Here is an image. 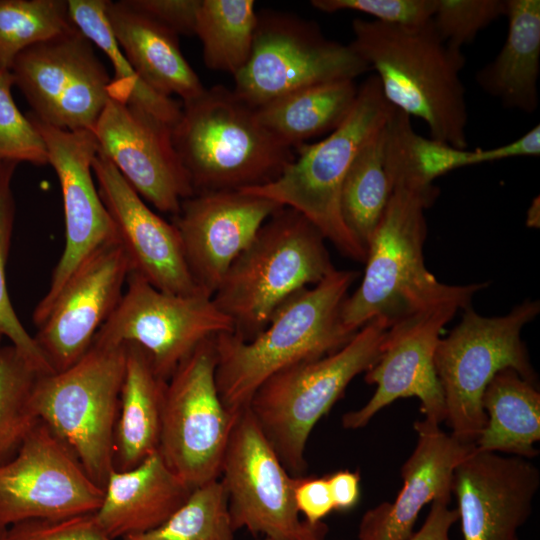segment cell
Returning a JSON list of instances; mask_svg holds the SVG:
<instances>
[{
	"instance_id": "obj_1",
	"label": "cell",
	"mask_w": 540,
	"mask_h": 540,
	"mask_svg": "<svg viewBox=\"0 0 540 540\" xmlns=\"http://www.w3.org/2000/svg\"><path fill=\"white\" fill-rule=\"evenodd\" d=\"M429 189L394 185L387 206L366 247L362 281L342 303L343 326L355 334L376 317L390 325L401 318L444 303L461 309L488 283L448 285L439 282L424 263L427 234L425 209L437 197Z\"/></svg>"
},
{
	"instance_id": "obj_2",
	"label": "cell",
	"mask_w": 540,
	"mask_h": 540,
	"mask_svg": "<svg viewBox=\"0 0 540 540\" xmlns=\"http://www.w3.org/2000/svg\"><path fill=\"white\" fill-rule=\"evenodd\" d=\"M352 31L349 44L376 72L386 100L423 120L431 138L467 149L462 51L443 41L431 20L400 26L356 18Z\"/></svg>"
},
{
	"instance_id": "obj_3",
	"label": "cell",
	"mask_w": 540,
	"mask_h": 540,
	"mask_svg": "<svg viewBox=\"0 0 540 540\" xmlns=\"http://www.w3.org/2000/svg\"><path fill=\"white\" fill-rule=\"evenodd\" d=\"M358 276L356 271L333 270L281 304L251 340L245 341L233 331L215 336L216 385L231 413L246 408L255 391L275 373L327 356L356 334L345 329L340 312Z\"/></svg>"
},
{
	"instance_id": "obj_4",
	"label": "cell",
	"mask_w": 540,
	"mask_h": 540,
	"mask_svg": "<svg viewBox=\"0 0 540 540\" xmlns=\"http://www.w3.org/2000/svg\"><path fill=\"white\" fill-rule=\"evenodd\" d=\"M172 140L194 194L265 185L295 158L261 124L256 108L222 85L182 103Z\"/></svg>"
},
{
	"instance_id": "obj_5",
	"label": "cell",
	"mask_w": 540,
	"mask_h": 540,
	"mask_svg": "<svg viewBox=\"0 0 540 540\" xmlns=\"http://www.w3.org/2000/svg\"><path fill=\"white\" fill-rule=\"evenodd\" d=\"M325 240L292 208L283 206L266 220L212 296L238 337L253 339L281 304L335 270Z\"/></svg>"
},
{
	"instance_id": "obj_6",
	"label": "cell",
	"mask_w": 540,
	"mask_h": 540,
	"mask_svg": "<svg viewBox=\"0 0 540 540\" xmlns=\"http://www.w3.org/2000/svg\"><path fill=\"white\" fill-rule=\"evenodd\" d=\"M390 326L376 317L339 350L275 373L253 394L247 407L293 477L306 472L305 449L314 426L349 383L377 362Z\"/></svg>"
},
{
	"instance_id": "obj_7",
	"label": "cell",
	"mask_w": 540,
	"mask_h": 540,
	"mask_svg": "<svg viewBox=\"0 0 540 540\" xmlns=\"http://www.w3.org/2000/svg\"><path fill=\"white\" fill-rule=\"evenodd\" d=\"M394 107L378 78L360 86L346 119L323 140L298 147V156L273 181L241 191L270 199L303 214L345 256L365 262L366 249L346 227L340 210L344 178L361 147L381 129Z\"/></svg>"
},
{
	"instance_id": "obj_8",
	"label": "cell",
	"mask_w": 540,
	"mask_h": 540,
	"mask_svg": "<svg viewBox=\"0 0 540 540\" xmlns=\"http://www.w3.org/2000/svg\"><path fill=\"white\" fill-rule=\"evenodd\" d=\"M126 367V344L93 341L69 368L37 375L30 406L74 452L103 489L114 468V434Z\"/></svg>"
},
{
	"instance_id": "obj_9",
	"label": "cell",
	"mask_w": 540,
	"mask_h": 540,
	"mask_svg": "<svg viewBox=\"0 0 540 540\" xmlns=\"http://www.w3.org/2000/svg\"><path fill=\"white\" fill-rule=\"evenodd\" d=\"M539 312V301L531 300L494 317L479 315L470 306L449 335L439 340L434 365L444 396V421L458 440L475 444L483 431L482 396L497 372L512 368L536 385L521 331Z\"/></svg>"
},
{
	"instance_id": "obj_10",
	"label": "cell",
	"mask_w": 540,
	"mask_h": 540,
	"mask_svg": "<svg viewBox=\"0 0 540 540\" xmlns=\"http://www.w3.org/2000/svg\"><path fill=\"white\" fill-rule=\"evenodd\" d=\"M350 44L328 39L313 21L272 10L257 12L250 58L234 76L233 91L259 108L318 83L353 79L369 71Z\"/></svg>"
},
{
	"instance_id": "obj_11",
	"label": "cell",
	"mask_w": 540,
	"mask_h": 540,
	"mask_svg": "<svg viewBox=\"0 0 540 540\" xmlns=\"http://www.w3.org/2000/svg\"><path fill=\"white\" fill-rule=\"evenodd\" d=\"M214 338L203 341L177 367L164 392L158 450L191 489L219 479L237 415L218 393Z\"/></svg>"
},
{
	"instance_id": "obj_12",
	"label": "cell",
	"mask_w": 540,
	"mask_h": 540,
	"mask_svg": "<svg viewBox=\"0 0 540 540\" xmlns=\"http://www.w3.org/2000/svg\"><path fill=\"white\" fill-rule=\"evenodd\" d=\"M233 529L274 540H326L325 523L300 519L293 477L284 467L248 407L235 418L219 477Z\"/></svg>"
},
{
	"instance_id": "obj_13",
	"label": "cell",
	"mask_w": 540,
	"mask_h": 540,
	"mask_svg": "<svg viewBox=\"0 0 540 540\" xmlns=\"http://www.w3.org/2000/svg\"><path fill=\"white\" fill-rule=\"evenodd\" d=\"M10 71L39 121L93 131L112 97V79L93 43L75 26L22 51Z\"/></svg>"
},
{
	"instance_id": "obj_14",
	"label": "cell",
	"mask_w": 540,
	"mask_h": 540,
	"mask_svg": "<svg viewBox=\"0 0 540 540\" xmlns=\"http://www.w3.org/2000/svg\"><path fill=\"white\" fill-rule=\"evenodd\" d=\"M226 331H233L232 321L211 297L166 293L129 273L117 308L93 341L140 346L168 381L203 341Z\"/></svg>"
},
{
	"instance_id": "obj_15",
	"label": "cell",
	"mask_w": 540,
	"mask_h": 540,
	"mask_svg": "<svg viewBox=\"0 0 540 540\" xmlns=\"http://www.w3.org/2000/svg\"><path fill=\"white\" fill-rule=\"evenodd\" d=\"M103 495L74 452L38 420L16 454L0 466V527L92 514Z\"/></svg>"
},
{
	"instance_id": "obj_16",
	"label": "cell",
	"mask_w": 540,
	"mask_h": 540,
	"mask_svg": "<svg viewBox=\"0 0 540 540\" xmlns=\"http://www.w3.org/2000/svg\"><path fill=\"white\" fill-rule=\"evenodd\" d=\"M28 117L46 145L48 164L61 187L65 246L56 264L45 296L36 305L32 319L38 327L47 317L70 276L94 251L118 241L113 221L93 179V161L99 146L91 130H64Z\"/></svg>"
},
{
	"instance_id": "obj_17",
	"label": "cell",
	"mask_w": 540,
	"mask_h": 540,
	"mask_svg": "<svg viewBox=\"0 0 540 540\" xmlns=\"http://www.w3.org/2000/svg\"><path fill=\"white\" fill-rule=\"evenodd\" d=\"M461 309L444 303L405 316L392 324L377 362L365 372V381L376 385L369 401L360 409L342 416L345 429H359L384 407L400 398L417 397L425 420L440 424L445 420L444 396L434 355L443 327Z\"/></svg>"
},
{
	"instance_id": "obj_18",
	"label": "cell",
	"mask_w": 540,
	"mask_h": 540,
	"mask_svg": "<svg viewBox=\"0 0 540 540\" xmlns=\"http://www.w3.org/2000/svg\"><path fill=\"white\" fill-rule=\"evenodd\" d=\"M93 133L99 152L158 211L175 216L182 201L194 195L172 127L163 121L112 96Z\"/></svg>"
},
{
	"instance_id": "obj_19",
	"label": "cell",
	"mask_w": 540,
	"mask_h": 540,
	"mask_svg": "<svg viewBox=\"0 0 540 540\" xmlns=\"http://www.w3.org/2000/svg\"><path fill=\"white\" fill-rule=\"evenodd\" d=\"M130 272L118 241L94 251L70 276L33 336L54 372L81 359L117 308Z\"/></svg>"
},
{
	"instance_id": "obj_20",
	"label": "cell",
	"mask_w": 540,
	"mask_h": 540,
	"mask_svg": "<svg viewBox=\"0 0 540 540\" xmlns=\"http://www.w3.org/2000/svg\"><path fill=\"white\" fill-rule=\"evenodd\" d=\"M282 205L244 191L197 193L182 201L176 227L190 275L213 296L233 261Z\"/></svg>"
},
{
	"instance_id": "obj_21",
	"label": "cell",
	"mask_w": 540,
	"mask_h": 540,
	"mask_svg": "<svg viewBox=\"0 0 540 540\" xmlns=\"http://www.w3.org/2000/svg\"><path fill=\"white\" fill-rule=\"evenodd\" d=\"M92 168L99 195L127 257L129 273L166 293L202 294L190 275L174 224L152 211L99 150Z\"/></svg>"
},
{
	"instance_id": "obj_22",
	"label": "cell",
	"mask_w": 540,
	"mask_h": 540,
	"mask_svg": "<svg viewBox=\"0 0 540 540\" xmlns=\"http://www.w3.org/2000/svg\"><path fill=\"white\" fill-rule=\"evenodd\" d=\"M539 487V469L529 459L475 447L453 476L463 540H519Z\"/></svg>"
},
{
	"instance_id": "obj_23",
	"label": "cell",
	"mask_w": 540,
	"mask_h": 540,
	"mask_svg": "<svg viewBox=\"0 0 540 540\" xmlns=\"http://www.w3.org/2000/svg\"><path fill=\"white\" fill-rule=\"evenodd\" d=\"M416 446L401 468L403 486L393 503L368 510L359 525L358 540H407L422 508L435 500L451 499L456 467L475 449L438 424L414 423Z\"/></svg>"
},
{
	"instance_id": "obj_24",
	"label": "cell",
	"mask_w": 540,
	"mask_h": 540,
	"mask_svg": "<svg viewBox=\"0 0 540 540\" xmlns=\"http://www.w3.org/2000/svg\"><path fill=\"white\" fill-rule=\"evenodd\" d=\"M192 490L169 468L157 450L131 469L113 468L94 516L109 538L122 540L161 525Z\"/></svg>"
},
{
	"instance_id": "obj_25",
	"label": "cell",
	"mask_w": 540,
	"mask_h": 540,
	"mask_svg": "<svg viewBox=\"0 0 540 540\" xmlns=\"http://www.w3.org/2000/svg\"><path fill=\"white\" fill-rule=\"evenodd\" d=\"M105 14L119 47L153 90L188 101L205 87L180 48L178 35L134 8L128 0L106 1Z\"/></svg>"
},
{
	"instance_id": "obj_26",
	"label": "cell",
	"mask_w": 540,
	"mask_h": 540,
	"mask_svg": "<svg viewBox=\"0 0 540 540\" xmlns=\"http://www.w3.org/2000/svg\"><path fill=\"white\" fill-rule=\"evenodd\" d=\"M506 40L476 74L478 85L503 106L533 113L539 104L540 1L506 0Z\"/></svg>"
},
{
	"instance_id": "obj_27",
	"label": "cell",
	"mask_w": 540,
	"mask_h": 540,
	"mask_svg": "<svg viewBox=\"0 0 540 540\" xmlns=\"http://www.w3.org/2000/svg\"><path fill=\"white\" fill-rule=\"evenodd\" d=\"M165 380L155 372L148 354L126 344V367L114 434V469L124 471L158 450Z\"/></svg>"
},
{
	"instance_id": "obj_28",
	"label": "cell",
	"mask_w": 540,
	"mask_h": 540,
	"mask_svg": "<svg viewBox=\"0 0 540 540\" xmlns=\"http://www.w3.org/2000/svg\"><path fill=\"white\" fill-rule=\"evenodd\" d=\"M482 407L486 425L475 442L478 451L532 459L539 454L540 393L536 385L512 368L496 373L488 383Z\"/></svg>"
},
{
	"instance_id": "obj_29",
	"label": "cell",
	"mask_w": 540,
	"mask_h": 540,
	"mask_svg": "<svg viewBox=\"0 0 540 540\" xmlns=\"http://www.w3.org/2000/svg\"><path fill=\"white\" fill-rule=\"evenodd\" d=\"M357 93L353 79L318 83L256 108L257 116L278 141L294 150L335 130L352 110Z\"/></svg>"
},
{
	"instance_id": "obj_30",
	"label": "cell",
	"mask_w": 540,
	"mask_h": 540,
	"mask_svg": "<svg viewBox=\"0 0 540 540\" xmlns=\"http://www.w3.org/2000/svg\"><path fill=\"white\" fill-rule=\"evenodd\" d=\"M384 162L391 189L394 185L429 189L436 178L472 166V150L418 134L411 117L394 108L385 125Z\"/></svg>"
},
{
	"instance_id": "obj_31",
	"label": "cell",
	"mask_w": 540,
	"mask_h": 540,
	"mask_svg": "<svg viewBox=\"0 0 540 540\" xmlns=\"http://www.w3.org/2000/svg\"><path fill=\"white\" fill-rule=\"evenodd\" d=\"M106 1L68 0L73 25L108 58L114 71L112 96L174 127L182 104L153 90L135 72L112 34L105 14Z\"/></svg>"
},
{
	"instance_id": "obj_32",
	"label": "cell",
	"mask_w": 540,
	"mask_h": 540,
	"mask_svg": "<svg viewBox=\"0 0 540 540\" xmlns=\"http://www.w3.org/2000/svg\"><path fill=\"white\" fill-rule=\"evenodd\" d=\"M385 125L355 156L340 193L342 219L365 249L392 192L384 162Z\"/></svg>"
},
{
	"instance_id": "obj_33",
	"label": "cell",
	"mask_w": 540,
	"mask_h": 540,
	"mask_svg": "<svg viewBox=\"0 0 540 540\" xmlns=\"http://www.w3.org/2000/svg\"><path fill=\"white\" fill-rule=\"evenodd\" d=\"M256 25L252 0H201L195 35L207 68L237 75L250 58Z\"/></svg>"
},
{
	"instance_id": "obj_34",
	"label": "cell",
	"mask_w": 540,
	"mask_h": 540,
	"mask_svg": "<svg viewBox=\"0 0 540 540\" xmlns=\"http://www.w3.org/2000/svg\"><path fill=\"white\" fill-rule=\"evenodd\" d=\"M227 495L220 479L194 488L161 525L122 540H234Z\"/></svg>"
},
{
	"instance_id": "obj_35",
	"label": "cell",
	"mask_w": 540,
	"mask_h": 540,
	"mask_svg": "<svg viewBox=\"0 0 540 540\" xmlns=\"http://www.w3.org/2000/svg\"><path fill=\"white\" fill-rule=\"evenodd\" d=\"M74 25L64 0H0V70L28 47Z\"/></svg>"
},
{
	"instance_id": "obj_36",
	"label": "cell",
	"mask_w": 540,
	"mask_h": 540,
	"mask_svg": "<svg viewBox=\"0 0 540 540\" xmlns=\"http://www.w3.org/2000/svg\"><path fill=\"white\" fill-rule=\"evenodd\" d=\"M40 373L12 346L0 349V466L19 450L38 422L30 406Z\"/></svg>"
},
{
	"instance_id": "obj_37",
	"label": "cell",
	"mask_w": 540,
	"mask_h": 540,
	"mask_svg": "<svg viewBox=\"0 0 540 540\" xmlns=\"http://www.w3.org/2000/svg\"><path fill=\"white\" fill-rule=\"evenodd\" d=\"M17 166L16 162H0V336L7 337L40 374H47L54 371L15 313L6 284V263L16 212L12 181Z\"/></svg>"
},
{
	"instance_id": "obj_38",
	"label": "cell",
	"mask_w": 540,
	"mask_h": 540,
	"mask_svg": "<svg viewBox=\"0 0 540 540\" xmlns=\"http://www.w3.org/2000/svg\"><path fill=\"white\" fill-rule=\"evenodd\" d=\"M10 70H0V162L48 165L44 140L28 116L17 107Z\"/></svg>"
},
{
	"instance_id": "obj_39",
	"label": "cell",
	"mask_w": 540,
	"mask_h": 540,
	"mask_svg": "<svg viewBox=\"0 0 540 540\" xmlns=\"http://www.w3.org/2000/svg\"><path fill=\"white\" fill-rule=\"evenodd\" d=\"M505 12L506 0H436L431 21L443 41L461 50Z\"/></svg>"
},
{
	"instance_id": "obj_40",
	"label": "cell",
	"mask_w": 540,
	"mask_h": 540,
	"mask_svg": "<svg viewBox=\"0 0 540 540\" xmlns=\"http://www.w3.org/2000/svg\"><path fill=\"white\" fill-rule=\"evenodd\" d=\"M311 5L324 13L356 11L373 20L392 25L417 26L432 19L436 0H312Z\"/></svg>"
},
{
	"instance_id": "obj_41",
	"label": "cell",
	"mask_w": 540,
	"mask_h": 540,
	"mask_svg": "<svg viewBox=\"0 0 540 540\" xmlns=\"http://www.w3.org/2000/svg\"><path fill=\"white\" fill-rule=\"evenodd\" d=\"M1 540H112L94 513L60 519H30L6 527Z\"/></svg>"
},
{
	"instance_id": "obj_42",
	"label": "cell",
	"mask_w": 540,
	"mask_h": 540,
	"mask_svg": "<svg viewBox=\"0 0 540 540\" xmlns=\"http://www.w3.org/2000/svg\"><path fill=\"white\" fill-rule=\"evenodd\" d=\"M201 0H128L137 10L179 35H195Z\"/></svg>"
},
{
	"instance_id": "obj_43",
	"label": "cell",
	"mask_w": 540,
	"mask_h": 540,
	"mask_svg": "<svg viewBox=\"0 0 540 540\" xmlns=\"http://www.w3.org/2000/svg\"><path fill=\"white\" fill-rule=\"evenodd\" d=\"M294 502L299 514L310 524H318L334 509L327 477H296Z\"/></svg>"
},
{
	"instance_id": "obj_44",
	"label": "cell",
	"mask_w": 540,
	"mask_h": 540,
	"mask_svg": "<svg viewBox=\"0 0 540 540\" xmlns=\"http://www.w3.org/2000/svg\"><path fill=\"white\" fill-rule=\"evenodd\" d=\"M540 155V125H535L521 137L489 149L472 150V165L489 163L514 157Z\"/></svg>"
},
{
	"instance_id": "obj_45",
	"label": "cell",
	"mask_w": 540,
	"mask_h": 540,
	"mask_svg": "<svg viewBox=\"0 0 540 540\" xmlns=\"http://www.w3.org/2000/svg\"><path fill=\"white\" fill-rule=\"evenodd\" d=\"M449 502L433 501L425 522L407 540H451L449 532L458 520V513L456 509L449 508Z\"/></svg>"
},
{
	"instance_id": "obj_46",
	"label": "cell",
	"mask_w": 540,
	"mask_h": 540,
	"mask_svg": "<svg viewBox=\"0 0 540 540\" xmlns=\"http://www.w3.org/2000/svg\"><path fill=\"white\" fill-rule=\"evenodd\" d=\"M334 509L348 511L354 508L360 499V474L350 470H339L326 476Z\"/></svg>"
},
{
	"instance_id": "obj_47",
	"label": "cell",
	"mask_w": 540,
	"mask_h": 540,
	"mask_svg": "<svg viewBox=\"0 0 540 540\" xmlns=\"http://www.w3.org/2000/svg\"><path fill=\"white\" fill-rule=\"evenodd\" d=\"M526 225L532 228L540 227V198L535 197L526 213Z\"/></svg>"
},
{
	"instance_id": "obj_48",
	"label": "cell",
	"mask_w": 540,
	"mask_h": 540,
	"mask_svg": "<svg viewBox=\"0 0 540 540\" xmlns=\"http://www.w3.org/2000/svg\"><path fill=\"white\" fill-rule=\"evenodd\" d=\"M4 529H5V528H1V527H0V540H1V537H2V534H3Z\"/></svg>"
},
{
	"instance_id": "obj_49",
	"label": "cell",
	"mask_w": 540,
	"mask_h": 540,
	"mask_svg": "<svg viewBox=\"0 0 540 540\" xmlns=\"http://www.w3.org/2000/svg\"><path fill=\"white\" fill-rule=\"evenodd\" d=\"M261 540H274V539H271V538H267V537H264L263 539Z\"/></svg>"
},
{
	"instance_id": "obj_50",
	"label": "cell",
	"mask_w": 540,
	"mask_h": 540,
	"mask_svg": "<svg viewBox=\"0 0 540 540\" xmlns=\"http://www.w3.org/2000/svg\"><path fill=\"white\" fill-rule=\"evenodd\" d=\"M1 338H2V337L0 336V341H1Z\"/></svg>"
},
{
	"instance_id": "obj_51",
	"label": "cell",
	"mask_w": 540,
	"mask_h": 540,
	"mask_svg": "<svg viewBox=\"0 0 540 540\" xmlns=\"http://www.w3.org/2000/svg\"><path fill=\"white\" fill-rule=\"evenodd\" d=\"M0 349H1V345H0Z\"/></svg>"
}]
</instances>
